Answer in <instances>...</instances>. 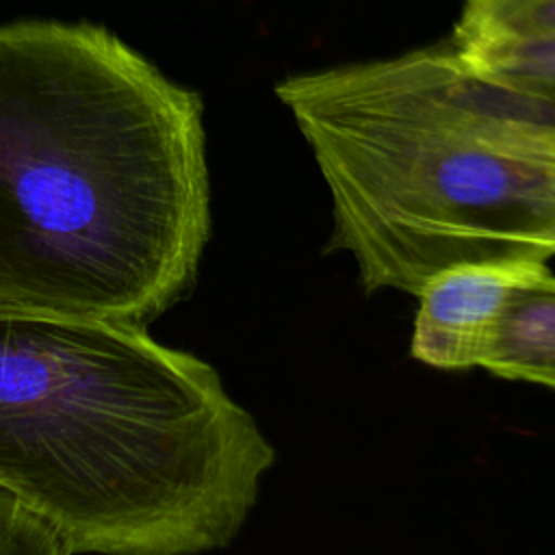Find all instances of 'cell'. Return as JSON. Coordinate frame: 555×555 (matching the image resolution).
Returning <instances> with one entry per match:
<instances>
[{"instance_id":"cell-1","label":"cell","mask_w":555,"mask_h":555,"mask_svg":"<svg viewBox=\"0 0 555 555\" xmlns=\"http://www.w3.org/2000/svg\"><path fill=\"white\" fill-rule=\"evenodd\" d=\"M210 236L199 93L93 24L0 26V304L145 327Z\"/></svg>"},{"instance_id":"cell-2","label":"cell","mask_w":555,"mask_h":555,"mask_svg":"<svg viewBox=\"0 0 555 555\" xmlns=\"http://www.w3.org/2000/svg\"><path fill=\"white\" fill-rule=\"evenodd\" d=\"M275 449L202 358L145 327L0 304V490L69 555H199Z\"/></svg>"},{"instance_id":"cell-3","label":"cell","mask_w":555,"mask_h":555,"mask_svg":"<svg viewBox=\"0 0 555 555\" xmlns=\"http://www.w3.org/2000/svg\"><path fill=\"white\" fill-rule=\"evenodd\" d=\"M330 195L327 249L366 293L555 256V100L475 69L451 37L282 78Z\"/></svg>"},{"instance_id":"cell-4","label":"cell","mask_w":555,"mask_h":555,"mask_svg":"<svg viewBox=\"0 0 555 555\" xmlns=\"http://www.w3.org/2000/svg\"><path fill=\"white\" fill-rule=\"evenodd\" d=\"M544 260L462 262L434 273L421 291L410 356L438 371L479 366L481 351L509 291Z\"/></svg>"},{"instance_id":"cell-5","label":"cell","mask_w":555,"mask_h":555,"mask_svg":"<svg viewBox=\"0 0 555 555\" xmlns=\"http://www.w3.org/2000/svg\"><path fill=\"white\" fill-rule=\"evenodd\" d=\"M479 366L501 379L555 390V273L548 264L509 291Z\"/></svg>"},{"instance_id":"cell-6","label":"cell","mask_w":555,"mask_h":555,"mask_svg":"<svg viewBox=\"0 0 555 555\" xmlns=\"http://www.w3.org/2000/svg\"><path fill=\"white\" fill-rule=\"evenodd\" d=\"M457 46L555 39V0H460Z\"/></svg>"},{"instance_id":"cell-7","label":"cell","mask_w":555,"mask_h":555,"mask_svg":"<svg viewBox=\"0 0 555 555\" xmlns=\"http://www.w3.org/2000/svg\"><path fill=\"white\" fill-rule=\"evenodd\" d=\"M457 48L475 69L525 91L555 100V39L501 41Z\"/></svg>"},{"instance_id":"cell-8","label":"cell","mask_w":555,"mask_h":555,"mask_svg":"<svg viewBox=\"0 0 555 555\" xmlns=\"http://www.w3.org/2000/svg\"><path fill=\"white\" fill-rule=\"evenodd\" d=\"M0 555H69L59 535L0 490Z\"/></svg>"}]
</instances>
